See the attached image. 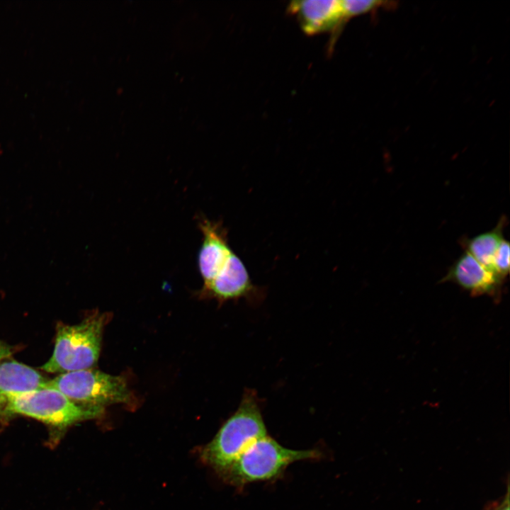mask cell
Listing matches in <instances>:
<instances>
[{
    "mask_svg": "<svg viewBox=\"0 0 510 510\" xmlns=\"http://www.w3.org/2000/svg\"><path fill=\"white\" fill-rule=\"evenodd\" d=\"M256 393L247 390L236 412L200 451L202 461L222 474L254 441L267 435Z\"/></svg>",
    "mask_w": 510,
    "mask_h": 510,
    "instance_id": "cell-1",
    "label": "cell"
},
{
    "mask_svg": "<svg viewBox=\"0 0 510 510\" xmlns=\"http://www.w3.org/2000/svg\"><path fill=\"white\" fill-rule=\"evenodd\" d=\"M321 456L317 449L288 448L266 435L251 443L220 476L231 485L242 488L249 483L276 479L294 462Z\"/></svg>",
    "mask_w": 510,
    "mask_h": 510,
    "instance_id": "cell-2",
    "label": "cell"
},
{
    "mask_svg": "<svg viewBox=\"0 0 510 510\" xmlns=\"http://www.w3.org/2000/svg\"><path fill=\"white\" fill-rule=\"evenodd\" d=\"M107 319L104 314L94 313L77 324H58L53 353L41 368L63 373L92 367L99 356Z\"/></svg>",
    "mask_w": 510,
    "mask_h": 510,
    "instance_id": "cell-3",
    "label": "cell"
},
{
    "mask_svg": "<svg viewBox=\"0 0 510 510\" xmlns=\"http://www.w3.org/2000/svg\"><path fill=\"white\" fill-rule=\"evenodd\" d=\"M6 398L1 415H23L59 429L94 419L103 412V409L78 405L58 390L49 387Z\"/></svg>",
    "mask_w": 510,
    "mask_h": 510,
    "instance_id": "cell-4",
    "label": "cell"
},
{
    "mask_svg": "<svg viewBox=\"0 0 510 510\" xmlns=\"http://www.w3.org/2000/svg\"><path fill=\"white\" fill-rule=\"evenodd\" d=\"M47 387L89 408L103 409L105 405L130 404L132 400L124 378L90 368L63 373L48 380Z\"/></svg>",
    "mask_w": 510,
    "mask_h": 510,
    "instance_id": "cell-5",
    "label": "cell"
},
{
    "mask_svg": "<svg viewBox=\"0 0 510 510\" xmlns=\"http://www.w3.org/2000/svg\"><path fill=\"white\" fill-rule=\"evenodd\" d=\"M198 223L203 234L198 264L205 284L221 271L234 251L229 244L227 230L221 220L213 221L200 216Z\"/></svg>",
    "mask_w": 510,
    "mask_h": 510,
    "instance_id": "cell-6",
    "label": "cell"
},
{
    "mask_svg": "<svg viewBox=\"0 0 510 510\" xmlns=\"http://www.w3.org/2000/svg\"><path fill=\"white\" fill-rule=\"evenodd\" d=\"M204 290L220 302L262 295V289L252 283L245 264L234 251L216 277L204 284Z\"/></svg>",
    "mask_w": 510,
    "mask_h": 510,
    "instance_id": "cell-7",
    "label": "cell"
},
{
    "mask_svg": "<svg viewBox=\"0 0 510 510\" xmlns=\"http://www.w3.org/2000/svg\"><path fill=\"white\" fill-rule=\"evenodd\" d=\"M288 11L295 16L302 31L308 35L334 32L344 23L339 0L293 1Z\"/></svg>",
    "mask_w": 510,
    "mask_h": 510,
    "instance_id": "cell-8",
    "label": "cell"
},
{
    "mask_svg": "<svg viewBox=\"0 0 510 510\" xmlns=\"http://www.w3.org/2000/svg\"><path fill=\"white\" fill-rule=\"evenodd\" d=\"M502 280L466 251L443 278V281H453L473 295L492 293Z\"/></svg>",
    "mask_w": 510,
    "mask_h": 510,
    "instance_id": "cell-9",
    "label": "cell"
},
{
    "mask_svg": "<svg viewBox=\"0 0 510 510\" xmlns=\"http://www.w3.org/2000/svg\"><path fill=\"white\" fill-rule=\"evenodd\" d=\"M47 382L39 372L16 361L0 364V392L6 397L46 388Z\"/></svg>",
    "mask_w": 510,
    "mask_h": 510,
    "instance_id": "cell-10",
    "label": "cell"
},
{
    "mask_svg": "<svg viewBox=\"0 0 510 510\" xmlns=\"http://www.w3.org/2000/svg\"><path fill=\"white\" fill-rule=\"evenodd\" d=\"M506 221L505 217H503L490 231L479 234L470 239H463L461 242L466 251L494 273H495L494 259L501 242L504 239L503 229Z\"/></svg>",
    "mask_w": 510,
    "mask_h": 510,
    "instance_id": "cell-11",
    "label": "cell"
},
{
    "mask_svg": "<svg viewBox=\"0 0 510 510\" xmlns=\"http://www.w3.org/2000/svg\"><path fill=\"white\" fill-rule=\"evenodd\" d=\"M341 4L344 23L352 17L395 6V2L380 0H344Z\"/></svg>",
    "mask_w": 510,
    "mask_h": 510,
    "instance_id": "cell-12",
    "label": "cell"
},
{
    "mask_svg": "<svg viewBox=\"0 0 510 510\" xmlns=\"http://www.w3.org/2000/svg\"><path fill=\"white\" fill-rule=\"evenodd\" d=\"M509 242L504 239L494 259L495 273L502 280L509 271Z\"/></svg>",
    "mask_w": 510,
    "mask_h": 510,
    "instance_id": "cell-13",
    "label": "cell"
},
{
    "mask_svg": "<svg viewBox=\"0 0 510 510\" xmlns=\"http://www.w3.org/2000/svg\"><path fill=\"white\" fill-rule=\"evenodd\" d=\"M509 483L508 482L506 492L502 501L497 504L492 510H510L509 509Z\"/></svg>",
    "mask_w": 510,
    "mask_h": 510,
    "instance_id": "cell-14",
    "label": "cell"
},
{
    "mask_svg": "<svg viewBox=\"0 0 510 510\" xmlns=\"http://www.w3.org/2000/svg\"><path fill=\"white\" fill-rule=\"evenodd\" d=\"M11 347L0 340V361L12 354Z\"/></svg>",
    "mask_w": 510,
    "mask_h": 510,
    "instance_id": "cell-15",
    "label": "cell"
},
{
    "mask_svg": "<svg viewBox=\"0 0 510 510\" xmlns=\"http://www.w3.org/2000/svg\"><path fill=\"white\" fill-rule=\"evenodd\" d=\"M6 402H7L6 397L0 392V414H1V412L4 410Z\"/></svg>",
    "mask_w": 510,
    "mask_h": 510,
    "instance_id": "cell-16",
    "label": "cell"
}]
</instances>
